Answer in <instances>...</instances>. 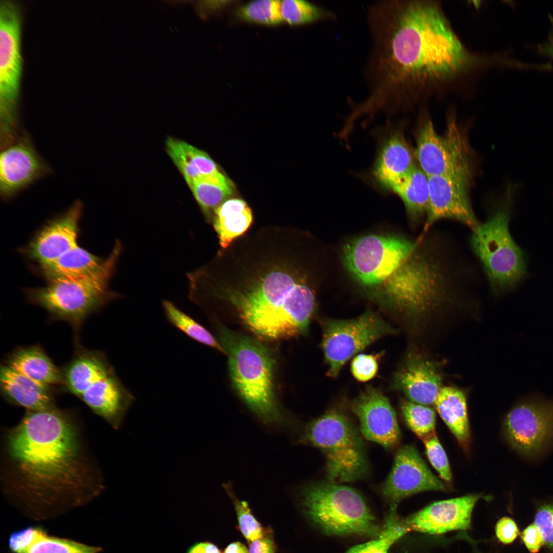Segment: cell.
I'll return each instance as SVG.
<instances>
[{
  "instance_id": "6da1fadb",
  "label": "cell",
  "mask_w": 553,
  "mask_h": 553,
  "mask_svg": "<svg viewBox=\"0 0 553 553\" xmlns=\"http://www.w3.org/2000/svg\"><path fill=\"white\" fill-rule=\"evenodd\" d=\"M370 48L363 69L367 95L356 111L368 119L392 112L471 74L484 58L463 45L440 4L384 0L366 10Z\"/></svg>"
},
{
  "instance_id": "7a4b0ae2",
  "label": "cell",
  "mask_w": 553,
  "mask_h": 553,
  "mask_svg": "<svg viewBox=\"0 0 553 553\" xmlns=\"http://www.w3.org/2000/svg\"><path fill=\"white\" fill-rule=\"evenodd\" d=\"M77 431L54 407L29 411L8 434L6 451L16 475L24 510L49 518L84 504L87 470Z\"/></svg>"
},
{
  "instance_id": "3957f363",
  "label": "cell",
  "mask_w": 553,
  "mask_h": 553,
  "mask_svg": "<svg viewBox=\"0 0 553 553\" xmlns=\"http://www.w3.org/2000/svg\"><path fill=\"white\" fill-rule=\"evenodd\" d=\"M257 254L243 261L226 282L204 270L194 284L196 298L229 303L246 327L261 338L286 339L304 333L315 298L292 260L291 250L270 247Z\"/></svg>"
},
{
  "instance_id": "277c9868",
  "label": "cell",
  "mask_w": 553,
  "mask_h": 553,
  "mask_svg": "<svg viewBox=\"0 0 553 553\" xmlns=\"http://www.w3.org/2000/svg\"><path fill=\"white\" fill-rule=\"evenodd\" d=\"M424 238L417 239L412 251L377 297L390 308L414 318L439 309L452 292L451 278L442 259Z\"/></svg>"
},
{
  "instance_id": "5b68a950",
  "label": "cell",
  "mask_w": 553,
  "mask_h": 553,
  "mask_svg": "<svg viewBox=\"0 0 553 553\" xmlns=\"http://www.w3.org/2000/svg\"><path fill=\"white\" fill-rule=\"evenodd\" d=\"M219 343L228 356L232 385L250 410L267 423L282 419L274 392V359L261 342L226 328L219 330Z\"/></svg>"
},
{
  "instance_id": "8992f818",
  "label": "cell",
  "mask_w": 553,
  "mask_h": 553,
  "mask_svg": "<svg viewBox=\"0 0 553 553\" xmlns=\"http://www.w3.org/2000/svg\"><path fill=\"white\" fill-rule=\"evenodd\" d=\"M122 250L117 241L110 255L94 271L84 275L54 280L42 287L28 289L32 303L44 308L53 320L66 322L77 333L87 318L119 294L109 290Z\"/></svg>"
},
{
  "instance_id": "52a82bcc",
  "label": "cell",
  "mask_w": 553,
  "mask_h": 553,
  "mask_svg": "<svg viewBox=\"0 0 553 553\" xmlns=\"http://www.w3.org/2000/svg\"><path fill=\"white\" fill-rule=\"evenodd\" d=\"M523 188L521 183L511 185L501 205L473 231L472 248L496 293L515 287L526 275L524 251L514 241L508 228L514 197Z\"/></svg>"
},
{
  "instance_id": "ba28073f",
  "label": "cell",
  "mask_w": 553,
  "mask_h": 553,
  "mask_svg": "<svg viewBox=\"0 0 553 553\" xmlns=\"http://www.w3.org/2000/svg\"><path fill=\"white\" fill-rule=\"evenodd\" d=\"M304 511L328 535L378 537L381 528L360 495L333 482L312 483L301 493Z\"/></svg>"
},
{
  "instance_id": "9c48e42d",
  "label": "cell",
  "mask_w": 553,
  "mask_h": 553,
  "mask_svg": "<svg viewBox=\"0 0 553 553\" xmlns=\"http://www.w3.org/2000/svg\"><path fill=\"white\" fill-rule=\"evenodd\" d=\"M301 441L319 449L326 460L329 481L352 482L367 473L368 463L362 440L349 419L330 410L305 427Z\"/></svg>"
},
{
  "instance_id": "30bf717a",
  "label": "cell",
  "mask_w": 553,
  "mask_h": 553,
  "mask_svg": "<svg viewBox=\"0 0 553 553\" xmlns=\"http://www.w3.org/2000/svg\"><path fill=\"white\" fill-rule=\"evenodd\" d=\"M416 244V241L398 236H364L345 246L344 264L361 285L381 289L399 269Z\"/></svg>"
},
{
  "instance_id": "8fae6325",
  "label": "cell",
  "mask_w": 553,
  "mask_h": 553,
  "mask_svg": "<svg viewBox=\"0 0 553 553\" xmlns=\"http://www.w3.org/2000/svg\"><path fill=\"white\" fill-rule=\"evenodd\" d=\"M21 16L18 4L11 0L0 3L1 130H17L16 106L22 72Z\"/></svg>"
},
{
  "instance_id": "7c38bea8",
  "label": "cell",
  "mask_w": 553,
  "mask_h": 553,
  "mask_svg": "<svg viewBox=\"0 0 553 553\" xmlns=\"http://www.w3.org/2000/svg\"><path fill=\"white\" fill-rule=\"evenodd\" d=\"M396 332L379 315L370 311L350 320L325 322L321 346L328 367L327 375L336 377L354 355L382 336Z\"/></svg>"
},
{
  "instance_id": "4fadbf2b",
  "label": "cell",
  "mask_w": 553,
  "mask_h": 553,
  "mask_svg": "<svg viewBox=\"0 0 553 553\" xmlns=\"http://www.w3.org/2000/svg\"><path fill=\"white\" fill-rule=\"evenodd\" d=\"M415 156L419 168L428 176H446L470 181L471 163L465 140L455 120L448 123L443 135L427 120L418 130Z\"/></svg>"
},
{
  "instance_id": "5bb4252c",
  "label": "cell",
  "mask_w": 553,
  "mask_h": 553,
  "mask_svg": "<svg viewBox=\"0 0 553 553\" xmlns=\"http://www.w3.org/2000/svg\"><path fill=\"white\" fill-rule=\"evenodd\" d=\"M503 430L520 454L536 456L553 442V400L537 395L520 400L506 415Z\"/></svg>"
},
{
  "instance_id": "9a60e30c",
  "label": "cell",
  "mask_w": 553,
  "mask_h": 553,
  "mask_svg": "<svg viewBox=\"0 0 553 553\" xmlns=\"http://www.w3.org/2000/svg\"><path fill=\"white\" fill-rule=\"evenodd\" d=\"M447 490L412 445L403 446L398 451L391 471L381 487V493L391 505H397L403 499L420 492Z\"/></svg>"
},
{
  "instance_id": "2e32d148",
  "label": "cell",
  "mask_w": 553,
  "mask_h": 553,
  "mask_svg": "<svg viewBox=\"0 0 553 553\" xmlns=\"http://www.w3.org/2000/svg\"><path fill=\"white\" fill-rule=\"evenodd\" d=\"M429 203L422 239L434 223L443 219L456 220L472 231L480 223L471 206L468 195L469 181L446 176L428 177Z\"/></svg>"
},
{
  "instance_id": "e0dca14e",
  "label": "cell",
  "mask_w": 553,
  "mask_h": 553,
  "mask_svg": "<svg viewBox=\"0 0 553 553\" xmlns=\"http://www.w3.org/2000/svg\"><path fill=\"white\" fill-rule=\"evenodd\" d=\"M50 172L36 151L29 136L24 133L3 148L0 156V193L8 199Z\"/></svg>"
},
{
  "instance_id": "ac0fdd59",
  "label": "cell",
  "mask_w": 553,
  "mask_h": 553,
  "mask_svg": "<svg viewBox=\"0 0 553 553\" xmlns=\"http://www.w3.org/2000/svg\"><path fill=\"white\" fill-rule=\"evenodd\" d=\"M350 407L366 439L387 449H392L399 443L400 433L395 412L379 390L367 387L352 401Z\"/></svg>"
},
{
  "instance_id": "d6986e66",
  "label": "cell",
  "mask_w": 553,
  "mask_h": 553,
  "mask_svg": "<svg viewBox=\"0 0 553 553\" xmlns=\"http://www.w3.org/2000/svg\"><path fill=\"white\" fill-rule=\"evenodd\" d=\"M481 495L472 494L435 502L403 521L410 531L439 535L471 528L472 514Z\"/></svg>"
},
{
  "instance_id": "ffe728a7",
  "label": "cell",
  "mask_w": 553,
  "mask_h": 553,
  "mask_svg": "<svg viewBox=\"0 0 553 553\" xmlns=\"http://www.w3.org/2000/svg\"><path fill=\"white\" fill-rule=\"evenodd\" d=\"M82 211L81 202H75L65 213L37 232L24 250L25 254L40 265L55 260L77 245Z\"/></svg>"
},
{
  "instance_id": "44dd1931",
  "label": "cell",
  "mask_w": 553,
  "mask_h": 553,
  "mask_svg": "<svg viewBox=\"0 0 553 553\" xmlns=\"http://www.w3.org/2000/svg\"><path fill=\"white\" fill-rule=\"evenodd\" d=\"M437 365L424 356L410 354L395 374L392 386L413 402L433 405L442 388Z\"/></svg>"
},
{
  "instance_id": "7402d4cb",
  "label": "cell",
  "mask_w": 553,
  "mask_h": 553,
  "mask_svg": "<svg viewBox=\"0 0 553 553\" xmlns=\"http://www.w3.org/2000/svg\"><path fill=\"white\" fill-rule=\"evenodd\" d=\"M80 398L116 429L120 427L135 400L114 369L94 383Z\"/></svg>"
},
{
  "instance_id": "603a6c76",
  "label": "cell",
  "mask_w": 553,
  "mask_h": 553,
  "mask_svg": "<svg viewBox=\"0 0 553 553\" xmlns=\"http://www.w3.org/2000/svg\"><path fill=\"white\" fill-rule=\"evenodd\" d=\"M416 166L413 155L399 131L389 135L382 143L373 169L376 182L392 192Z\"/></svg>"
},
{
  "instance_id": "cb8c5ba5",
  "label": "cell",
  "mask_w": 553,
  "mask_h": 553,
  "mask_svg": "<svg viewBox=\"0 0 553 553\" xmlns=\"http://www.w3.org/2000/svg\"><path fill=\"white\" fill-rule=\"evenodd\" d=\"M7 546L11 553H100L102 548L49 535L40 527L28 526L11 533Z\"/></svg>"
},
{
  "instance_id": "d4e9b609",
  "label": "cell",
  "mask_w": 553,
  "mask_h": 553,
  "mask_svg": "<svg viewBox=\"0 0 553 553\" xmlns=\"http://www.w3.org/2000/svg\"><path fill=\"white\" fill-rule=\"evenodd\" d=\"M113 369L103 353L77 345L72 359L61 371L62 385L70 393L80 397Z\"/></svg>"
},
{
  "instance_id": "484cf974",
  "label": "cell",
  "mask_w": 553,
  "mask_h": 553,
  "mask_svg": "<svg viewBox=\"0 0 553 553\" xmlns=\"http://www.w3.org/2000/svg\"><path fill=\"white\" fill-rule=\"evenodd\" d=\"M0 386L6 399L29 411H43L54 407L52 388L18 373L6 364L1 367Z\"/></svg>"
},
{
  "instance_id": "4316f807",
  "label": "cell",
  "mask_w": 553,
  "mask_h": 553,
  "mask_svg": "<svg viewBox=\"0 0 553 553\" xmlns=\"http://www.w3.org/2000/svg\"><path fill=\"white\" fill-rule=\"evenodd\" d=\"M5 364L47 387L62 385L61 371L39 346L16 349L8 357Z\"/></svg>"
},
{
  "instance_id": "83f0119b",
  "label": "cell",
  "mask_w": 553,
  "mask_h": 553,
  "mask_svg": "<svg viewBox=\"0 0 553 553\" xmlns=\"http://www.w3.org/2000/svg\"><path fill=\"white\" fill-rule=\"evenodd\" d=\"M441 419L465 451L469 450L471 437L466 399L460 390L442 387L434 403Z\"/></svg>"
},
{
  "instance_id": "f1b7e54d",
  "label": "cell",
  "mask_w": 553,
  "mask_h": 553,
  "mask_svg": "<svg viewBox=\"0 0 553 553\" xmlns=\"http://www.w3.org/2000/svg\"><path fill=\"white\" fill-rule=\"evenodd\" d=\"M253 221L252 211L239 198L226 200L214 211L213 226L223 249H227L237 238L245 233Z\"/></svg>"
},
{
  "instance_id": "f546056e",
  "label": "cell",
  "mask_w": 553,
  "mask_h": 553,
  "mask_svg": "<svg viewBox=\"0 0 553 553\" xmlns=\"http://www.w3.org/2000/svg\"><path fill=\"white\" fill-rule=\"evenodd\" d=\"M166 147L187 184L203 176L221 172L206 153L185 141L169 137L166 141Z\"/></svg>"
},
{
  "instance_id": "4dcf8cb0",
  "label": "cell",
  "mask_w": 553,
  "mask_h": 553,
  "mask_svg": "<svg viewBox=\"0 0 553 553\" xmlns=\"http://www.w3.org/2000/svg\"><path fill=\"white\" fill-rule=\"evenodd\" d=\"M103 260L76 245L39 267L41 274L50 281L89 274L97 269Z\"/></svg>"
},
{
  "instance_id": "1f68e13d",
  "label": "cell",
  "mask_w": 553,
  "mask_h": 553,
  "mask_svg": "<svg viewBox=\"0 0 553 553\" xmlns=\"http://www.w3.org/2000/svg\"><path fill=\"white\" fill-rule=\"evenodd\" d=\"M206 218L212 221L216 209L233 193V183L221 172L203 176L188 184Z\"/></svg>"
},
{
  "instance_id": "d6a6232c",
  "label": "cell",
  "mask_w": 553,
  "mask_h": 553,
  "mask_svg": "<svg viewBox=\"0 0 553 553\" xmlns=\"http://www.w3.org/2000/svg\"><path fill=\"white\" fill-rule=\"evenodd\" d=\"M392 192L401 198L413 220L427 214L430 195L428 176L419 167L416 166Z\"/></svg>"
},
{
  "instance_id": "836d02e7",
  "label": "cell",
  "mask_w": 553,
  "mask_h": 553,
  "mask_svg": "<svg viewBox=\"0 0 553 553\" xmlns=\"http://www.w3.org/2000/svg\"><path fill=\"white\" fill-rule=\"evenodd\" d=\"M280 10L283 22L299 26L317 22H331L337 19L332 10L304 0L281 1Z\"/></svg>"
},
{
  "instance_id": "e575fe53",
  "label": "cell",
  "mask_w": 553,
  "mask_h": 553,
  "mask_svg": "<svg viewBox=\"0 0 553 553\" xmlns=\"http://www.w3.org/2000/svg\"><path fill=\"white\" fill-rule=\"evenodd\" d=\"M162 307L168 321L192 339L215 348L222 353L219 342L205 327L169 301H163Z\"/></svg>"
},
{
  "instance_id": "d590c367",
  "label": "cell",
  "mask_w": 553,
  "mask_h": 553,
  "mask_svg": "<svg viewBox=\"0 0 553 553\" xmlns=\"http://www.w3.org/2000/svg\"><path fill=\"white\" fill-rule=\"evenodd\" d=\"M281 1H252L237 9V16L251 23L265 26H276L283 23L280 10Z\"/></svg>"
},
{
  "instance_id": "8d00e7d4",
  "label": "cell",
  "mask_w": 553,
  "mask_h": 553,
  "mask_svg": "<svg viewBox=\"0 0 553 553\" xmlns=\"http://www.w3.org/2000/svg\"><path fill=\"white\" fill-rule=\"evenodd\" d=\"M401 410L408 426L422 440L435 433L436 414L432 408L403 400Z\"/></svg>"
},
{
  "instance_id": "74e56055",
  "label": "cell",
  "mask_w": 553,
  "mask_h": 553,
  "mask_svg": "<svg viewBox=\"0 0 553 553\" xmlns=\"http://www.w3.org/2000/svg\"><path fill=\"white\" fill-rule=\"evenodd\" d=\"M223 486L233 501L237 515L238 528L248 542H252L270 532L264 528L255 518L247 502L237 498L230 483H227Z\"/></svg>"
},
{
  "instance_id": "f35d334b",
  "label": "cell",
  "mask_w": 553,
  "mask_h": 553,
  "mask_svg": "<svg viewBox=\"0 0 553 553\" xmlns=\"http://www.w3.org/2000/svg\"><path fill=\"white\" fill-rule=\"evenodd\" d=\"M429 461L439 474L440 477L447 482H451L452 475L445 451L436 433L422 440Z\"/></svg>"
},
{
  "instance_id": "ab89813d",
  "label": "cell",
  "mask_w": 553,
  "mask_h": 553,
  "mask_svg": "<svg viewBox=\"0 0 553 553\" xmlns=\"http://www.w3.org/2000/svg\"><path fill=\"white\" fill-rule=\"evenodd\" d=\"M380 354H360L354 357L351 364V371L353 377L360 382L372 379L378 371V360Z\"/></svg>"
},
{
  "instance_id": "60d3db41",
  "label": "cell",
  "mask_w": 553,
  "mask_h": 553,
  "mask_svg": "<svg viewBox=\"0 0 553 553\" xmlns=\"http://www.w3.org/2000/svg\"><path fill=\"white\" fill-rule=\"evenodd\" d=\"M397 505H390L385 523L381 528L380 537L393 544L410 530L403 519L398 518L396 513Z\"/></svg>"
},
{
  "instance_id": "b9f144b4",
  "label": "cell",
  "mask_w": 553,
  "mask_h": 553,
  "mask_svg": "<svg viewBox=\"0 0 553 553\" xmlns=\"http://www.w3.org/2000/svg\"><path fill=\"white\" fill-rule=\"evenodd\" d=\"M534 524L540 531L546 545L553 548V503H545L539 506Z\"/></svg>"
},
{
  "instance_id": "7bdbcfd3",
  "label": "cell",
  "mask_w": 553,
  "mask_h": 553,
  "mask_svg": "<svg viewBox=\"0 0 553 553\" xmlns=\"http://www.w3.org/2000/svg\"><path fill=\"white\" fill-rule=\"evenodd\" d=\"M495 533L497 539L504 544L512 543L519 534L518 528L512 518L504 517L496 523Z\"/></svg>"
},
{
  "instance_id": "ee69618b",
  "label": "cell",
  "mask_w": 553,
  "mask_h": 553,
  "mask_svg": "<svg viewBox=\"0 0 553 553\" xmlns=\"http://www.w3.org/2000/svg\"><path fill=\"white\" fill-rule=\"evenodd\" d=\"M392 545L386 540L378 537L376 539L353 546L345 553H387Z\"/></svg>"
},
{
  "instance_id": "f6af8a7d",
  "label": "cell",
  "mask_w": 553,
  "mask_h": 553,
  "mask_svg": "<svg viewBox=\"0 0 553 553\" xmlns=\"http://www.w3.org/2000/svg\"><path fill=\"white\" fill-rule=\"evenodd\" d=\"M522 539L531 553H537L544 544L543 536L535 524L529 525L524 530Z\"/></svg>"
},
{
  "instance_id": "bcb514c9",
  "label": "cell",
  "mask_w": 553,
  "mask_h": 553,
  "mask_svg": "<svg viewBox=\"0 0 553 553\" xmlns=\"http://www.w3.org/2000/svg\"><path fill=\"white\" fill-rule=\"evenodd\" d=\"M275 547L270 532L251 542L248 553H275Z\"/></svg>"
},
{
  "instance_id": "7dc6e473",
  "label": "cell",
  "mask_w": 553,
  "mask_h": 553,
  "mask_svg": "<svg viewBox=\"0 0 553 553\" xmlns=\"http://www.w3.org/2000/svg\"><path fill=\"white\" fill-rule=\"evenodd\" d=\"M548 18L551 24V29L547 39L538 46V52L545 56L553 59V16L548 14Z\"/></svg>"
},
{
  "instance_id": "c3c4849f",
  "label": "cell",
  "mask_w": 553,
  "mask_h": 553,
  "mask_svg": "<svg viewBox=\"0 0 553 553\" xmlns=\"http://www.w3.org/2000/svg\"><path fill=\"white\" fill-rule=\"evenodd\" d=\"M186 553H221L219 547L215 544L203 541L196 542L192 545Z\"/></svg>"
},
{
  "instance_id": "681fc988",
  "label": "cell",
  "mask_w": 553,
  "mask_h": 553,
  "mask_svg": "<svg viewBox=\"0 0 553 553\" xmlns=\"http://www.w3.org/2000/svg\"><path fill=\"white\" fill-rule=\"evenodd\" d=\"M223 553H248V550L244 544L236 541L230 543Z\"/></svg>"
}]
</instances>
